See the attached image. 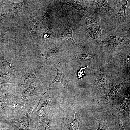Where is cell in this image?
<instances>
[{"instance_id": "obj_1", "label": "cell", "mask_w": 130, "mask_h": 130, "mask_svg": "<svg viewBox=\"0 0 130 130\" xmlns=\"http://www.w3.org/2000/svg\"><path fill=\"white\" fill-rule=\"evenodd\" d=\"M100 72L97 79L91 85L99 90L100 92L104 95L105 91L109 88L116 81L119 80L118 77L110 74L106 68L101 65Z\"/></svg>"}, {"instance_id": "obj_24", "label": "cell", "mask_w": 130, "mask_h": 130, "mask_svg": "<svg viewBox=\"0 0 130 130\" xmlns=\"http://www.w3.org/2000/svg\"><path fill=\"white\" fill-rule=\"evenodd\" d=\"M130 53H129L127 55V56L125 59H123L121 62L123 63L124 65L127 66H128L130 64Z\"/></svg>"}, {"instance_id": "obj_4", "label": "cell", "mask_w": 130, "mask_h": 130, "mask_svg": "<svg viewBox=\"0 0 130 130\" xmlns=\"http://www.w3.org/2000/svg\"><path fill=\"white\" fill-rule=\"evenodd\" d=\"M38 74L36 70H25L22 72L18 88L23 89L33 84L37 80Z\"/></svg>"}, {"instance_id": "obj_3", "label": "cell", "mask_w": 130, "mask_h": 130, "mask_svg": "<svg viewBox=\"0 0 130 130\" xmlns=\"http://www.w3.org/2000/svg\"><path fill=\"white\" fill-rule=\"evenodd\" d=\"M61 3L74 8L78 11L84 18L89 17L91 14V10L88 0H65Z\"/></svg>"}, {"instance_id": "obj_28", "label": "cell", "mask_w": 130, "mask_h": 130, "mask_svg": "<svg viewBox=\"0 0 130 130\" xmlns=\"http://www.w3.org/2000/svg\"><path fill=\"white\" fill-rule=\"evenodd\" d=\"M50 18L46 13H44L42 17V19L43 20L45 21H47L49 20Z\"/></svg>"}, {"instance_id": "obj_13", "label": "cell", "mask_w": 130, "mask_h": 130, "mask_svg": "<svg viewBox=\"0 0 130 130\" xmlns=\"http://www.w3.org/2000/svg\"><path fill=\"white\" fill-rule=\"evenodd\" d=\"M71 107L74 114V118L72 122H70L69 130H79V123L82 117L81 112L77 110L73 104H70Z\"/></svg>"}, {"instance_id": "obj_17", "label": "cell", "mask_w": 130, "mask_h": 130, "mask_svg": "<svg viewBox=\"0 0 130 130\" xmlns=\"http://www.w3.org/2000/svg\"><path fill=\"white\" fill-rule=\"evenodd\" d=\"M128 0H123L119 11L115 14L114 18L119 20H122L126 17L127 14L126 13V8Z\"/></svg>"}, {"instance_id": "obj_9", "label": "cell", "mask_w": 130, "mask_h": 130, "mask_svg": "<svg viewBox=\"0 0 130 130\" xmlns=\"http://www.w3.org/2000/svg\"><path fill=\"white\" fill-rule=\"evenodd\" d=\"M90 1L92 5L95 8H97L104 13L108 14L112 17L114 18L115 14L112 12L111 8L106 0H92Z\"/></svg>"}, {"instance_id": "obj_2", "label": "cell", "mask_w": 130, "mask_h": 130, "mask_svg": "<svg viewBox=\"0 0 130 130\" xmlns=\"http://www.w3.org/2000/svg\"><path fill=\"white\" fill-rule=\"evenodd\" d=\"M126 78H124L123 81L120 84L116 85H111L110 92L104 95L100 98V102L102 103H106L110 101H114L122 95Z\"/></svg>"}, {"instance_id": "obj_18", "label": "cell", "mask_w": 130, "mask_h": 130, "mask_svg": "<svg viewBox=\"0 0 130 130\" xmlns=\"http://www.w3.org/2000/svg\"><path fill=\"white\" fill-rule=\"evenodd\" d=\"M40 25V23L38 21L34 19L32 20L30 23L31 33L33 35H35Z\"/></svg>"}, {"instance_id": "obj_26", "label": "cell", "mask_w": 130, "mask_h": 130, "mask_svg": "<svg viewBox=\"0 0 130 130\" xmlns=\"http://www.w3.org/2000/svg\"><path fill=\"white\" fill-rule=\"evenodd\" d=\"M9 13L0 15V21H3L5 20L7 18Z\"/></svg>"}, {"instance_id": "obj_8", "label": "cell", "mask_w": 130, "mask_h": 130, "mask_svg": "<svg viewBox=\"0 0 130 130\" xmlns=\"http://www.w3.org/2000/svg\"><path fill=\"white\" fill-rule=\"evenodd\" d=\"M47 93L48 97L43 102L42 106L37 112V116L40 120L48 119V115L52 103V96Z\"/></svg>"}, {"instance_id": "obj_16", "label": "cell", "mask_w": 130, "mask_h": 130, "mask_svg": "<svg viewBox=\"0 0 130 130\" xmlns=\"http://www.w3.org/2000/svg\"><path fill=\"white\" fill-rule=\"evenodd\" d=\"M72 55L73 58L77 61H90L94 60L95 58L94 53L92 51L86 54H78Z\"/></svg>"}, {"instance_id": "obj_15", "label": "cell", "mask_w": 130, "mask_h": 130, "mask_svg": "<svg viewBox=\"0 0 130 130\" xmlns=\"http://www.w3.org/2000/svg\"><path fill=\"white\" fill-rule=\"evenodd\" d=\"M26 104L20 102H14L10 104V110L14 115H18L25 111Z\"/></svg>"}, {"instance_id": "obj_23", "label": "cell", "mask_w": 130, "mask_h": 130, "mask_svg": "<svg viewBox=\"0 0 130 130\" xmlns=\"http://www.w3.org/2000/svg\"><path fill=\"white\" fill-rule=\"evenodd\" d=\"M2 64L3 66L6 68L10 69H13V66L9 61L3 60Z\"/></svg>"}, {"instance_id": "obj_14", "label": "cell", "mask_w": 130, "mask_h": 130, "mask_svg": "<svg viewBox=\"0 0 130 130\" xmlns=\"http://www.w3.org/2000/svg\"><path fill=\"white\" fill-rule=\"evenodd\" d=\"M65 49L60 50L55 44H51L47 49L44 54H42V57L45 59H49L53 58L59 53Z\"/></svg>"}, {"instance_id": "obj_20", "label": "cell", "mask_w": 130, "mask_h": 130, "mask_svg": "<svg viewBox=\"0 0 130 130\" xmlns=\"http://www.w3.org/2000/svg\"><path fill=\"white\" fill-rule=\"evenodd\" d=\"M48 119L40 120L42 122L39 130H50V126Z\"/></svg>"}, {"instance_id": "obj_22", "label": "cell", "mask_w": 130, "mask_h": 130, "mask_svg": "<svg viewBox=\"0 0 130 130\" xmlns=\"http://www.w3.org/2000/svg\"><path fill=\"white\" fill-rule=\"evenodd\" d=\"M2 76L5 79L9 80L11 79L12 75L11 72H6L2 74Z\"/></svg>"}, {"instance_id": "obj_27", "label": "cell", "mask_w": 130, "mask_h": 130, "mask_svg": "<svg viewBox=\"0 0 130 130\" xmlns=\"http://www.w3.org/2000/svg\"><path fill=\"white\" fill-rule=\"evenodd\" d=\"M98 121L99 123V126L98 128L96 130H104V127L103 125L100 121L98 120ZM88 126L91 129V130H93L90 126Z\"/></svg>"}, {"instance_id": "obj_10", "label": "cell", "mask_w": 130, "mask_h": 130, "mask_svg": "<svg viewBox=\"0 0 130 130\" xmlns=\"http://www.w3.org/2000/svg\"><path fill=\"white\" fill-rule=\"evenodd\" d=\"M53 65L56 68L57 71V73L56 76L50 84L47 90H48L50 86L53 83L56 82L61 83L63 86L65 91H66L68 85L71 80V78L65 76L62 73V71L57 66L53 64Z\"/></svg>"}, {"instance_id": "obj_12", "label": "cell", "mask_w": 130, "mask_h": 130, "mask_svg": "<svg viewBox=\"0 0 130 130\" xmlns=\"http://www.w3.org/2000/svg\"><path fill=\"white\" fill-rule=\"evenodd\" d=\"M73 27V25L72 22L69 24L68 25L66 29L63 32L56 37L57 38H63L66 39L68 40L72 45L82 49L76 44L74 40L72 35Z\"/></svg>"}, {"instance_id": "obj_6", "label": "cell", "mask_w": 130, "mask_h": 130, "mask_svg": "<svg viewBox=\"0 0 130 130\" xmlns=\"http://www.w3.org/2000/svg\"><path fill=\"white\" fill-rule=\"evenodd\" d=\"M109 35L111 38L110 39L105 41L98 40L97 42L102 46L112 49L121 48L127 43V41L124 39L125 36L121 38L118 36H111L110 34Z\"/></svg>"}, {"instance_id": "obj_7", "label": "cell", "mask_w": 130, "mask_h": 130, "mask_svg": "<svg viewBox=\"0 0 130 130\" xmlns=\"http://www.w3.org/2000/svg\"><path fill=\"white\" fill-rule=\"evenodd\" d=\"M123 97L117 110L119 113L124 116L130 115V96L129 87H126L123 92Z\"/></svg>"}, {"instance_id": "obj_29", "label": "cell", "mask_w": 130, "mask_h": 130, "mask_svg": "<svg viewBox=\"0 0 130 130\" xmlns=\"http://www.w3.org/2000/svg\"><path fill=\"white\" fill-rule=\"evenodd\" d=\"M6 84V82L3 80L0 79V88L3 87Z\"/></svg>"}, {"instance_id": "obj_11", "label": "cell", "mask_w": 130, "mask_h": 130, "mask_svg": "<svg viewBox=\"0 0 130 130\" xmlns=\"http://www.w3.org/2000/svg\"><path fill=\"white\" fill-rule=\"evenodd\" d=\"M38 86L33 84L23 89L19 95L20 100L23 102H28L33 98L35 94Z\"/></svg>"}, {"instance_id": "obj_21", "label": "cell", "mask_w": 130, "mask_h": 130, "mask_svg": "<svg viewBox=\"0 0 130 130\" xmlns=\"http://www.w3.org/2000/svg\"><path fill=\"white\" fill-rule=\"evenodd\" d=\"M123 118L122 119H121V118H118L115 120L114 123L117 126L121 129L122 130H125L123 125Z\"/></svg>"}, {"instance_id": "obj_25", "label": "cell", "mask_w": 130, "mask_h": 130, "mask_svg": "<svg viewBox=\"0 0 130 130\" xmlns=\"http://www.w3.org/2000/svg\"><path fill=\"white\" fill-rule=\"evenodd\" d=\"M6 103L4 102L0 103V113H3L5 112L6 109Z\"/></svg>"}, {"instance_id": "obj_19", "label": "cell", "mask_w": 130, "mask_h": 130, "mask_svg": "<svg viewBox=\"0 0 130 130\" xmlns=\"http://www.w3.org/2000/svg\"><path fill=\"white\" fill-rule=\"evenodd\" d=\"M24 2V1L21 3H13L10 4V5L14 12L19 13L22 10Z\"/></svg>"}, {"instance_id": "obj_5", "label": "cell", "mask_w": 130, "mask_h": 130, "mask_svg": "<svg viewBox=\"0 0 130 130\" xmlns=\"http://www.w3.org/2000/svg\"><path fill=\"white\" fill-rule=\"evenodd\" d=\"M100 17L99 23L96 22L91 16L86 18L85 28L89 37L93 39H96L101 36L102 31L100 26Z\"/></svg>"}]
</instances>
